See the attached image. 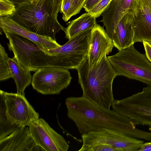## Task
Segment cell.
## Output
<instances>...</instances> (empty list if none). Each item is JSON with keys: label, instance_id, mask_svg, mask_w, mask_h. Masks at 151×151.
Returning a JSON list of instances; mask_svg holds the SVG:
<instances>
[{"label": "cell", "instance_id": "cell-20", "mask_svg": "<svg viewBox=\"0 0 151 151\" xmlns=\"http://www.w3.org/2000/svg\"><path fill=\"white\" fill-rule=\"evenodd\" d=\"M4 91L0 90V140L9 135L20 127L12 125L7 119Z\"/></svg>", "mask_w": 151, "mask_h": 151}, {"label": "cell", "instance_id": "cell-15", "mask_svg": "<svg viewBox=\"0 0 151 151\" xmlns=\"http://www.w3.org/2000/svg\"><path fill=\"white\" fill-rule=\"evenodd\" d=\"M37 145L29 128L23 126L0 140V151H32Z\"/></svg>", "mask_w": 151, "mask_h": 151}, {"label": "cell", "instance_id": "cell-7", "mask_svg": "<svg viewBox=\"0 0 151 151\" xmlns=\"http://www.w3.org/2000/svg\"><path fill=\"white\" fill-rule=\"evenodd\" d=\"M111 106L113 110L132 119L137 125L151 127V85L130 96L114 99Z\"/></svg>", "mask_w": 151, "mask_h": 151}, {"label": "cell", "instance_id": "cell-8", "mask_svg": "<svg viewBox=\"0 0 151 151\" xmlns=\"http://www.w3.org/2000/svg\"><path fill=\"white\" fill-rule=\"evenodd\" d=\"M71 79L68 69L47 66L35 71L31 84L34 89L43 94H59L69 85Z\"/></svg>", "mask_w": 151, "mask_h": 151}, {"label": "cell", "instance_id": "cell-24", "mask_svg": "<svg viewBox=\"0 0 151 151\" xmlns=\"http://www.w3.org/2000/svg\"><path fill=\"white\" fill-rule=\"evenodd\" d=\"M72 5V0H62L60 12L62 14V18L65 22L69 19L70 11Z\"/></svg>", "mask_w": 151, "mask_h": 151}, {"label": "cell", "instance_id": "cell-18", "mask_svg": "<svg viewBox=\"0 0 151 151\" xmlns=\"http://www.w3.org/2000/svg\"><path fill=\"white\" fill-rule=\"evenodd\" d=\"M8 63L12 78L16 84L17 93L24 96L26 88L32 83L31 71L21 65L14 56L12 58H9Z\"/></svg>", "mask_w": 151, "mask_h": 151}, {"label": "cell", "instance_id": "cell-19", "mask_svg": "<svg viewBox=\"0 0 151 151\" xmlns=\"http://www.w3.org/2000/svg\"><path fill=\"white\" fill-rule=\"evenodd\" d=\"M96 18L87 12L72 20L67 27L64 28L65 38L69 40L82 32L93 28L96 23Z\"/></svg>", "mask_w": 151, "mask_h": 151}, {"label": "cell", "instance_id": "cell-10", "mask_svg": "<svg viewBox=\"0 0 151 151\" xmlns=\"http://www.w3.org/2000/svg\"><path fill=\"white\" fill-rule=\"evenodd\" d=\"M6 116L13 125L20 127L29 126L39 118V114L24 96L4 91Z\"/></svg>", "mask_w": 151, "mask_h": 151}, {"label": "cell", "instance_id": "cell-5", "mask_svg": "<svg viewBox=\"0 0 151 151\" xmlns=\"http://www.w3.org/2000/svg\"><path fill=\"white\" fill-rule=\"evenodd\" d=\"M78 151H137L144 141L113 130L101 128L81 135Z\"/></svg>", "mask_w": 151, "mask_h": 151}, {"label": "cell", "instance_id": "cell-17", "mask_svg": "<svg viewBox=\"0 0 151 151\" xmlns=\"http://www.w3.org/2000/svg\"><path fill=\"white\" fill-rule=\"evenodd\" d=\"M134 15L132 12L125 14L120 20L112 40L114 46L118 51L134 44Z\"/></svg>", "mask_w": 151, "mask_h": 151}, {"label": "cell", "instance_id": "cell-30", "mask_svg": "<svg viewBox=\"0 0 151 151\" xmlns=\"http://www.w3.org/2000/svg\"><path fill=\"white\" fill-rule=\"evenodd\" d=\"M144 2L149 8L151 12V0H140Z\"/></svg>", "mask_w": 151, "mask_h": 151}, {"label": "cell", "instance_id": "cell-12", "mask_svg": "<svg viewBox=\"0 0 151 151\" xmlns=\"http://www.w3.org/2000/svg\"><path fill=\"white\" fill-rule=\"evenodd\" d=\"M138 0H111L101 15L106 32L112 40L121 19L130 12L135 16L138 11Z\"/></svg>", "mask_w": 151, "mask_h": 151}, {"label": "cell", "instance_id": "cell-32", "mask_svg": "<svg viewBox=\"0 0 151 151\" xmlns=\"http://www.w3.org/2000/svg\"><path fill=\"white\" fill-rule=\"evenodd\" d=\"M37 0H31L32 2H34L36 1Z\"/></svg>", "mask_w": 151, "mask_h": 151}, {"label": "cell", "instance_id": "cell-16", "mask_svg": "<svg viewBox=\"0 0 151 151\" xmlns=\"http://www.w3.org/2000/svg\"><path fill=\"white\" fill-rule=\"evenodd\" d=\"M138 10L134 16V42H146L151 44V12L143 2L138 0Z\"/></svg>", "mask_w": 151, "mask_h": 151}, {"label": "cell", "instance_id": "cell-2", "mask_svg": "<svg viewBox=\"0 0 151 151\" xmlns=\"http://www.w3.org/2000/svg\"><path fill=\"white\" fill-rule=\"evenodd\" d=\"M62 1L37 0L23 3L8 16L29 31L56 41V34L64 28L57 18Z\"/></svg>", "mask_w": 151, "mask_h": 151}, {"label": "cell", "instance_id": "cell-4", "mask_svg": "<svg viewBox=\"0 0 151 151\" xmlns=\"http://www.w3.org/2000/svg\"><path fill=\"white\" fill-rule=\"evenodd\" d=\"M3 32L9 41V50L13 52L19 62L28 70L35 72L47 66L63 68L60 55H46L32 41L13 33Z\"/></svg>", "mask_w": 151, "mask_h": 151}, {"label": "cell", "instance_id": "cell-23", "mask_svg": "<svg viewBox=\"0 0 151 151\" xmlns=\"http://www.w3.org/2000/svg\"><path fill=\"white\" fill-rule=\"evenodd\" d=\"M111 0H101L88 13L96 18L101 15L102 13L109 5Z\"/></svg>", "mask_w": 151, "mask_h": 151}, {"label": "cell", "instance_id": "cell-26", "mask_svg": "<svg viewBox=\"0 0 151 151\" xmlns=\"http://www.w3.org/2000/svg\"><path fill=\"white\" fill-rule=\"evenodd\" d=\"M101 0H86L83 6L85 11L87 12L89 11L93 7Z\"/></svg>", "mask_w": 151, "mask_h": 151}, {"label": "cell", "instance_id": "cell-31", "mask_svg": "<svg viewBox=\"0 0 151 151\" xmlns=\"http://www.w3.org/2000/svg\"><path fill=\"white\" fill-rule=\"evenodd\" d=\"M41 151L45 150L40 146L37 145L32 150V151Z\"/></svg>", "mask_w": 151, "mask_h": 151}, {"label": "cell", "instance_id": "cell-14", "mask_svg": "<svg viewBox=\"0 0 151 151\" xmlns=\"http://www.w3.org/2000/svg\"><path fill=\"white\" fill-rule=\"evenodd\" d=\"M0 27L2 31H5L13 33L32 41L47 55H50L48 50L61 46L56 41L29 31L8 16L0 17Z\"/></svg>", "mask_w": 151, "mask_h": 151}, {"label": "cell", "instance_id": "cell-29", "mask_svg": "<svg viewBox=\"0 0 151 151\" xmlns=\"http://www.w3.org/2000/svg\"><path fill=\"white\" fill-rule=\"evenodd\" d=\"M13 3L16 6L25 3L32 2L31 0H9Z\"/></svg>", "mask_w": 151, "mask_h": 151}, {"label": "cell", "instance_id": "cell-22", "mask_svg": "<svg viewBox=\"0 0 151 151\" xmlns=\"http://www.w3.org/2000/svg\"><path fill=\"white\" fill-rule=\"evenodd\" d=\"M16 6L9 0H0V17L12 15L16 10Z\"/></svg>", "mask_w": 151, "mask_h": 151}, {"label": "cell", "instance_id": "cell-11", "mask_svg": "<svg viewBox=\"0 0 151 151\" xmlns=\"http://www.w3.org/2000/svg\"><path fill=\"white\" fill-rule=\"evenodd\" d=\"M30 134L37 145L46 151H67L69 145L65 139L41 118L29 126Z\"/></svg>", "mask_w": 151, "mask_h": 151}, {"label": "cell", "instance_id": "cell-27", "mask_svg": "<svg viewBox=\"0 0 151 151\" xmlns=\"http://www.w3.org/2000/svg\"><path fill=\"white\" fill-rule=\"evenodd\" d=\"M143 44L144 47L145 54L150 61L151 62V44L143 41Z\"/></svg>", "mask_w": 151, "mask_h": 151}, {"label": "cell", "instance_id": "cell-28", "mask_svg": "<svg viewBox=\"0 0 151 151\" xmlns=\"http://www.w3.org/2000/svg\"><path fill=\"white\" fill-rule=\"evenodd\" d=\"M151 151V141L143 143L138 150V151Z\"/></svg>", "mask_w": 151, "mask_h": 151}, {"label": "cell", "instance_id": "cell-9", "mask_svg": "<svg viewBox=\"0 0 151 151\" xmlns=\"http://www.w3.org/2000/svg\"><path fill=\"white\" fill-rule=\"evenodd\" d=\"M92 28L76 35L63 45L48 50L50 55L62 56L66 69H76L87 56Z\"/></svg>", "mask_w": 151, "mask_h": 151}, {"label": "cell", "instance_id": "cell-33", "mask_svg": "<svg viewBox=\"0 0 151 151\" xmlns=\"http://www.w3.org/2000/svg\"><path fill=\"white\" fill-rule=\"evenodd\" d=\"M149 130L150 131H151V127H149Z\"/></svg>", "mask_w": 151, "mask_h": 151}, {"label": "cell", "instance_id": "cell-1", "mask_svg": "<svg viewBox=\"0 0 151 151\" xmlns=\"http://www.w3.org/2000/svg\"><path fill=\"white\" fill-rule=\"evenodd\" d=\"M65 104L68 116L81 135L105 128L131 137L151 141V132L138 129L132 119L113 109L102 108L83 97H68Z\"/></svg>", "mask_w": 151, "mask_h": 151}, {"label": "cell", "instance_id": "cell-3", "mask_svg": "<svg viewBox=\"0 0 151 151\" xmlns=\"http://www.w3.org/2000/svg\"><path fill=\"white\" fill-rule=\"evenodd\" d=\"M83 97L98 106L109 110L114 100L112 84L118 76L106 56L95 67L90 68L87 56L76 69Z\"/></svg>", "mask_w": 151, "mask_h": 151}, {"label": "cell", "instance_id": "cell-25", "mask_svg": "<svg viewBox=\"0 0 151 151\" xmlns=\"http://www.w3.org/2000/svg\"><path fill=\"white\" fill-rule=\"evenodd\" d=\"M86 0H72V5L70 11L69 18L78 14L83 8Z\"/></svg>", "mask_w": 151, "mask_h": 151}, {"label": "cell", "instance_id": "cell-13", "mask_svg": "<svg viewBox=\"0 0 151 151\" xmlns=\"http://www.w3.org/2000/svg\"><path fill=\"white\" fill-rule=\"evenodd\" d=\"M114 46L104 28L96 23L92 29L87 56L90 68L96 67L104 56L111 52Z\"/></svg>", "mask_w": 151, "mask_h": 151}, {"label": "cell", "instance_id": "cell-21", "mask_svg": "<svg viewBox=\"0 0 151 151\" xmlns=\"http://www.w3.org/2000/svg\"><path fill=\"white\" fill-rule=\"evenodd\" d=\"M9 58L5 48L0 44V81L12 78L8 63Z\"/></svg>", "mask_w": 151, "mask_h": 151}, {"label": "cell", "instance_id": "cell-6", "mask_svg": "<svg viewBox=\"0 0 151 151\" xmlns=\"http://www.w3.org/2000/svg\"><path fill=\"white\" fill-rule=\"evenodd\" d=\"M107 58L118 75L151 85V62L146 54L138 52L134 45Z\"/></svg>", "mask_w": 151, "mask_h": 151}]
</instances>
